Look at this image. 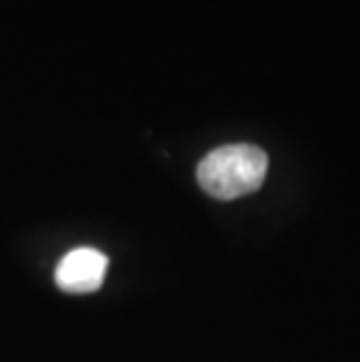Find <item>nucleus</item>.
Instances as JSON below:
<instances>
[{"label": "nucleus", "mask_w": 360, "mask_h": 362, "mask_svg": "<svg viewBox=\"0 0 360 362\" xmlns=\"http://www.w3.org/2000/svg\"><path fill=\"white\" fill-rule=\"evenodd\" d=\"M269 159L250 143H232L209 152L197 166V180L206 194L220 202L252 194L262 187Z\"/></svg>", "instance_id": "f257e3e1"}, {"label": "nucleus", "mask_w": 360, "mask_h": 362, "mask_svg": "<svg viewBox=\"0 0 360 362\" xmlns=\"http://www.w3.org/2000/svg\"><path fill=\"white\" fill-rule=\"evenodd\" d=\"M108 272V257L96 248H75L66 252L57 267V285L64 292L73 295H87L96 292L103 285Z\"/></svg>", "instance_id": "f03ea898"}]
</instances>
